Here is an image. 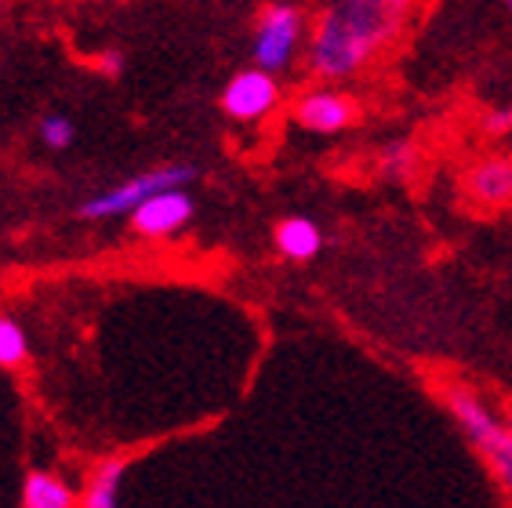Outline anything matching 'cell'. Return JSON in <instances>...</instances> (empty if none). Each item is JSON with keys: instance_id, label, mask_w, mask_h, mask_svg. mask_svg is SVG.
<instances>
[{"instance_id": "1", "label": "cell", "mask_w": 512, "mask_h": 508, "mask_svg": "<svg viewBox=\"0 0 512 508\" xmlns=\"http://www.w3.org/2000/svg\"><path fill=\"white\" fill-rule=\"evenodd\" d=\"M404 0H342L320 11L309 33V69L324 80L356 77L371 59L400 40L407 26Z\"/></svg>"}, {"instance_id": "2", "label": "cell", "mask_w": 512, "mask_h": 508, "mask_svg": "<svg viewBox=\"0 0 512 508\" xmlns=\"http://www.w3.org/2000/svg\"><path fill=\"white\" fill-rule=\"evenodd\" d=\"M447 407H451L454 421L469 436V443L480 450V458L491 465L494 479L512 494V429L465 385L447 389Z\"/></svg>"}, {"instance_id": "3", "label": "cell", "mask_w": 512, "mask_h": 508, "mask_svg": "<svg viewBox=\"0 0 512 508\" xmlns=\"http://www.w3.org/2000/svg\"><path fill=\"white\" fill-rule=\"evenodd\" d=\"M197 178V167L193 164H164V167H149V171H138V175L124 178L117 186L102 189V193L88 196L80 204V218H117V215H135L138 207L146 204L149 196L168 193V189H186L189 182Z\"/></svg>"}, {"instance_id": "4", "label": "cell", "mask_w": 512, "mask_h": 508, "mask_svg": "<svg viewBox=\"0 0 512 508\" xmlns=\"http://www.w3.org/2000/svg\"><path fill=\"white\" fill-rule=\"evenodd\" d=\"M306 40V15L298 4H269L255 22V40H251V59L255 69L273 77L295 59L298 44Z\"/></svg>"}, {"instance_id": "5", "label": "cell", "mask_w": 512, "mask_h": 508, "mask_svg": "<svg viewBox=\"0 0 512 508\" xmlns=\"http://www.w3.org/2000/svg\"><path fill=\"white\" fill-rule=\"evenodd\" d=\"M218 102L226 109V117L240 120V124L266 120L276 109V102H280V84H276V77L262 73V69H240V73L229 77Z\"/></svg>"}, {"instance_id": "6", "label": "cell", "mask_w": 512, "mask_h": 508, "mask_svg": "<svg viewBox=\"0 0 512 508\" xmlns=\"http://www.w3.org/2000/svg\"><path fill=\"white\" fill-rule=\"evenodd\" d=\"M356 98L338 88H316L295 102V120L313 135H338L356 120Z\"/></svg>"}, {"instance_id": "7", "label": "cell", "mask_w": 512, "mask_h": 508, "mask_svg": "<svg viewBox=\"0 0 512 508\" xmlns=\"http://www.w3.org/2000/svg\"><path fill=\"white\" fill-rule=\"evenodd\" d=\"M193 215H197V200L189 196V189H168V193L149 196L146 204L138 207L131 215V229L138 236L160 240V236H171L193 222Z\"/></svg>"}, {"instance_id": "8", "label": "cell", "mask_w": 512, "mask_h": 508, "mask_svg": "<svg viewBox=\"0 0 512 508\" xmlns=\"http://www.w3.org/2000/svg\"><path fill=\"white\" fill-rule=\"evenodd\" d=\"M469 193L483 207L512 204V153H494V157L480 160L469 175Z\"/></svg>"}, {"instance_id": "9", "label": "cell", "mask_w": 512, "mask_h": 508, "mask_svg": "<svg viewBox=\"0 0 512 508\" xmlns=\"http://www.w3.org/2000/svg\"><path fill=\"white\" fill-rule=\"evenodd\" d=\"M276 247L280 254H287L291 262H309L320 254L324 247V233H320V225L306 215H291L284 222L276 225Z\"/></svg>"}, {"instance_id": "10", "label": "cell", "mask_w": 512, "mask_h": 508, "mask_svg": "<svg viewBox=\"0 0 512 508\" xmlns=\"http://www.w3.org/2000/svg\"><path fill=\"white\" fill-rule=\"evenodd\" d=\"M128 476V458L99 461L84 487V505L80 508H120V487Z\"/></svg>"}, {"instance_id": "11", "label": "cell", "mask_w": 512, "mask_h": 508, "mask_svg": "<svg viewBox=\"0 0 512 508\" xmlns=\"http://www.w3.org/2000/svg\"><path fill=\"white\" fill-rule=\"evenodd\" d=\"M22 508H77V494L55 472L33 469L22 483Z\"/></svg>"}, {"instance_id": "12", "label": "cell", "mask_w": 512, "mask_h": 508, "mask_svg": "<svg viewBox=\"0 0 512 508\" xmlns=\"http://www.w3.org/2000/svg\"><path fill=\"white\" fill-rule=\"evenodd\" d=\"M418 167V149L400 138V142H389V146L378 153V175L389 178V182H407Z\"/></svg>"}, {"instance_id": "13", "label": "cell", "mask_w": 512, "mask_h": 508, "mask_svg": "<svg viewBox=\"0 0 512 508\" xmlns=\"http://www.w3.org/2000/svg\"><path fill=\"white\" fill-rule=\"evenodd\" d=\"M26 356H30V338L22 331V323L0 313V367L15 371L26 363Z\"/></svg>"}, {"instance_id": "14", "label": "cell", "mask_w": 512, "mask_h": 508, "mask_svg": "<svg viewBox=\"0 0 512 508\" xmlns=\"http://www.w3.org/2000/svg\"><path fill=\"white\" fill-rule=\"evenodd\" d=\"M73 138H77V127H73L69 117H62V113H48V117L40 120V142L48 149H55V153L73 146Z\"/></svg>"}, {"instance_id": "15", "label": "cell", "mask_w": 512, "mask_h": 508, "mask_svg": "<svg viewBox=\"0 0 512 508\" xmlns=\"http://www.w3.org/2000/svg\"><path fill=\"white\" fill-rule=\"evenodd\" d=\"M480 127H483V135H509L512 131V106H498V109H491V113H483V120H480Z\"/></svg>"}, {"instance_id": "16", "label": "cell", "mask_w": 512, "mask_h": 508, "mask_svg": "<svg viewBox=\"0 0 512 508\" xmlns=\"http://www.w3.org/2000/svg\"><path fill=\"white\" fill-rule=\"evenodd\" d=\"M99 73H106V77H120L124 73V55L120 51H106L99 59Z\"/></svg>"}, {"instance_id": "17", "label": "cell", "mask_w": 512, "mask_h": 508, "mask_svg": "<svg viewBox=\"0 0 512 508\" xmlns=\"http://www.w3.org/2000/svg\"><path fill=\"white\" fill-rule=\"evenodd\" d=\"M505 425H509V429H512V407H509V418H505Z\"/></svg>"}, {"instance_id": "18", "label": "cell", "mask_w": 512, "mask_h": 508, "mask_svg": "<svg viewBox=\"0 0 512 508\" xmlns=\"http://www.w3.org/2000/svg\"><path fill=\"white\" fill-rule=\"evenodd\" d=\"M509 11H512V4H509Z\"/></svg>"}]
</instances>
